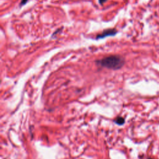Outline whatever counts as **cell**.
I'll use <instances>...</instances> for the list:
<instances>
[{"instance_id":"cell-1","label":"cell","mask_w":159,"mask_h":159,"mask_svg":"<svg viewBox=\"0 0 159 159\" xmlns=\"http://www.w3.org/2000/svg\"><path fill=\"white\" fill-rule=\"evenodd\" d=\"M124 59L119 56H109L98 60L96 63L100 67L108 69L117 70L121 68L124 65Z\"/></svg>"},{"instance_id":"cell-2","label":"cell","mask_w":159,"mask_h":159,"mask_svg":"<svg viewBox=\"0 0 159 159\" xmlns=\"http://www.w3.org/2000/svg\"><path fill=\"white\" fill-rule=\"evenodd\" d=\"M117 34V30L116 29H108L103 31L101 34L96 36V39H103L108 36H114Z\"/></svg>"},{"instance_id":"cell-3","label":"cell","mask_w":159,"mask_h":159,"mask_svg":"<svg viewBox=\"0 0 159 159\" xmlns=\"http://www.w3.org/2000/svg\"><path fill=\"white\" fill-rule=\"evenodd\" d=\"M114 122L118 125H123L125 123V120L123 117H118L114 120Z\"/></svg>"},{"instance_id":"cell-4","label":"cell","mask_w":159,"mask_h":159,"mask_svg":"<svg viewBox=\"0 0 159 159\" xmlns=\"http://www.w3.org/2000/svg\"><path fill=\"white\" fill-rule=\"evenodd\" d=\"M27 1H28V0H22L20 4V6H23V5H25L27 3Z\"/></svg>"},{"instance_id":"cell-5","label":"cell","mask_w":159,"mask_h":159,"mask_svg":"<svg viewBox=\"0 0 159 159\" xmlns=\"http://www.w3.org/2000/svg\"><path fill=\"white\" fill-rule=\"evenodd\" d=\"M107 1H108V0H99V3L100 4H103V3H105Z\"/></svg>"},{"instance_id":"cell-6","label":"cell","mask_w":159,"mask_h":159,"mask_svg":"<svg viewBox=\"0 0 159 159\" xmlns=\"http://www.w3.org/2000/svg\"><path fill=\"white\" fill-rule=\"evenodd\" d=\"M148 159H153V158H148Z\"/></svg>"}]
</instances>
